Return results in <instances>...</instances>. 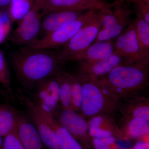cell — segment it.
<instances>
[{"instance_id":"obj_15","label":"cell","mask_w":149,"mask_h":149,"mask_svg":"<svg viewBox=\"0 0 149 149\" xmlns=\"http://www.w3.org/2000/svg\"><path fill=\"white\" fill-rule=\"evenodd\" d=\"M125 121L120 128L125 140H143L149 141V122L141 118L124 117Z\"/></svg>"},{"instance_id":"obj_6","label":"cell","mask_w":149,"mask_h":149,"mask_svg":"<svg viewBox=\"0 0 149 149\" xmlns=\"http://www.w3.org/2000/svg\"><path fill=\"white\" fill-rule=\"evenodd\" d=\"M42 10L34 4L32 9L18 22V25L11 36L14 45L24 47L38 39L41 30Z\"/></svg>"},{"instance_id":"obj_8","label":"cell","mask_w":149,"mask_h":149,"mask_svg":"<svg viewBox=\"0 0 149 149\" xmlns=\"http://www.w3.org/2000/svg\"><path fill=\"white\" fill-rule=\"evenodd\" d=\"M112 3L104 0H46L42 9V17L47 14L59 10L86 11L91 10L111 13Z\"/></svg>"},{"instance_id":"obj_4","label":"cell","mask_w":149,"mask_h":149,"mask_svg":"<svg viewBox=\"0 0 149 149\" xmlns=\"http://www.w3.org/2000/svg\"><path fill=\"white\" fill-rule=\"evenodd\" d=\"M99 11L97 15L83 26L68 43L57 53L61 63L72 61L73 58L95 42L101 28L105 13Z\"/></svg>"},{"instance_id":"obj_25","label":"cell","mask_w":149,"mask_h":149,"mask_svg":"<svg viewBox=\"0 0 149 149\" xmlns=\"http://www.w3.org/2000/svg\"><path fill=\"white\" fill-rule=\"evenodd\" d=\"M71 97L72 109L76 112L80 111L83 98V86L81 81L78 77L72 74Z\"/></svg>"},{"instance_id":"obj_3","label":"cell","mask_w":149,"mask_h":149,"mask_svg":"<svg viewBox=\"0 0 149 149\" xmlns=\"http://www.w3.org/2000/svg\"><path fill=\"white\" fill-rule=\"evenodd\" d=\"M99 11H86L76 20L38 39L24 47L32 50H51L65 45L81 28L97 15Z\"/></svg>"},{"instance_id":"obj_22","label":"cell","mask_w":149,"mask_h":149,"mask_svg":"<svg viewBox=\"0 0 149 149\" xmlns=\"http://www.w3.org/2000/svg\"><path fill=\"white\" fill-rule=\"evenodd\" d=\"M17 113L6 105H0V136L3 138L16 128Z\"/></svg>"},{"instance_id":"obj_16","label":"cell","mask_w":149,"mask_h":149,"mask_svg":"<svg viewBox=\"0 0 149 149\" xmlns=\"http://www.w3.org/2000/svg\"><path fill=\"white\" fill-rule=\"evenodd\" d=\"M125 42L121 56L127 62L134 63L145 58L142 56L140 52L134 20H132L125 29Z\"/></svg>"},{"instance_id":"obj_12","label":"cell","mask_w":149,"mask_h":149,"mask_svg":"<svg viewBox=\"0 0 149 149\" xmlns=\"http://www.w3.org/2000/svg\"><path fill=\"white\" fill-rule=\"evenodd\" d=\"M16 131L25 149H46L35 125L22 115L17 114Z\"/></svg>"},{"instance_id":"obj_19","label":"cell","mask_w":149,"mask_h":149,"mask_svg":"<svg viewBox=\"0 0 149 149\" xmlns=\"http://www.w3.org/2000/svg\"><path fill=\"white\" fill-rule=\"evenodd\" d=\"M133 12L126 14L113 25L106 29L100 30L94 43L107 40H112L116 38L131 23L130 16Z\"/></svg>"},{"instance_id":"obj_5","label":"cell","mask_w":149,"mask_h":149,"mask_svg":"<svg viewBox=\"0 0 149 149\" xmlns=\"http://www.w3.org/2000/svg\"><path fill=\"white\" fill-rule=\"evenodd\" d=\"M78 78L83 86L80 111L83 116L91 118L99 114H107L116 109L118 102L106 95L96 80Z\"/></svg>"},{"instance_id":"obj_2","label":"cell","mask_w":149,"mask_h":149,"mask_svg":"<svg viewBox=\"0 0 149 149\" xmlns=\"http://www.w3.org/2000/svg\"><path fill=\"white\" fill-rule=\"evenodd\" d=\"M149 58L134 63L114 68L106 75L96 80L118 99L142 89L148 81Z\"/></svg>"},{"instance_id":"obj_33","label":"cell","mask_w":149,"mask_h":149,"mask_svg":"<svg viewBox=\"0 0 149 149\" xmlns=\"http://www.w3.org/2000/svg\"><path fill=\"white\" fill-rule=\"evenodd\" d=\"M11 0H0V11H4L8 9Z\"/></svg>"},{"instance_id":"obj_13","label":"cell","mask_w":149,"mask_h":149,"mask_svg":"<svg viewBox=\"0 0 149 149\" xmlns=\"http://www.w3.org/2000/svg\"><path fill=\"white\" fill-rule=\"evenodd\" d=\"M85 12L78 10H59L47 14L42 18L40 32H42L43 36L49 34L76 20Z\"/></svg>"},{"instance_id":"obj_27","label":"cell","mask_w":149,"mask_h":149,"mask_svg":"<svg viewBox=\"0 0 149 149\" xmlns=\"http://www.w3.org/2000/svg\"><path fill=\"white\" fill-rule=\"evenodd\" d=\"M118 140L114 137L92 138V146L94 149H122L117 143Z\"/></svg>"},{"instance_id":"obj_18","label":"cell","mask_w":149,"mask_h":149,"mask_svg":"<svg viewBox=\"0 0 149 149\" xmlns=\"http://www.w3.org/2000/svg\"><path fill=\"white\" fill-rule=\"evenodd\" d=\"M124 117L141 118L149 122L148 100L138 98L126 104L123 109Z\"/></svg>"},{"instance_id":"obj_9","label":"cell","mask_w":149,"mask_h":149,"mask_svg":"<svg viewBox=\"0 0 149 149\" xmlns=\"http://www.w3.org/2000/svg\"><path fill=\"white\" fill-rule=\"evenodd\" d=\"M20 96L45 146L48 149H59L55 133L42 111L33 100L24 96Z\"/></svg>"},{"instance_id":"obj_29","label":"cell","mask_w":149,"mask_h":149,"mask_svg":"<svg viewBox=\"0 0 149 149\" xmlns=\"http://www.w3.org/2000/svg\"><path fill=\"white\" fill-rule=\"evenodd\" d=\"M3 138L1 149H25L19 138L16 128Z\"/></svg>"},{"instance_id":"obj_32","label":"cell","mask_w":149,"mask_h":149,"mask_svg":"<svg viewBox=\"0 0 149 149\" xmlns=\"http://www.w3.org/2000/svg\"><path fill=\"white\" fill-rule=\"evenodd\" d=\"M130 149H149V141L143 140H139Z\"/></svg>"},{"instance_id":"obj_28","label":"cell","mask_w":149,"mask_h":149,"mask_svg":"<svg viewBox=\"0 0 149 149\" xmlns=\"http://www.w3.org/2000/svg\"><path fill=\"white\" fill-rule=\"evenodd\" d=\"M0 84L11 92V75L7 63L0 51Z\"/></svg>"},{"instance_id":"obj_11","label":"cell","mask_w":149,"mask_h":149,"mask_svg":"<svg viewBox=\"0 0 149 149\" xmlns=\"http://www.w3.org/2000/svg\"><path fill=\"white\" fill-rule=\"evenodd\" d=\"M125 63H128L122 56L115 53L96 61L80 62L77 77L96 80L106 75L116 67Z\"/></svg>"},{"instance_id":"obj_1","label":"cell","mask_w":149,"mask_h":149,"mask_svg":"<svg viewBox=\"0 0 149 149\" xmlns=\"http://www.w3.org/2000/svg\"><path fill=\"white\" fill-rule=\"evenodd\" d=\"M12 62L19 78L29 85L36 86L61 71L57 54L50 50L20 47L13 55Z\"/></svg>"},{"instance_id":"obj_26","label":"cell","mask_w":149,"mask_h":149,"mask_svg":"<svg viewBox=\"0 0 149 149\" xmlns=\"http://www.w3.org/2000/svg\"><path fill=\"white\" fill-rule=\"evenodd\" d=\"M132 5L136 17L149 23V0H122Z\"/></svg>"},{"instance_id":"obj_30","label":"cell","mask_w":149,"mask_h":149,"mask_svg":"<svg viewBox=\"0 0 149 149\" xmlns=\"http://www.w3.org/2000/svg\"><path fill=\"white\" fill-rule=\"evenodd\" d=\"M11 20L6 15L0 16V44L6 39L10 30Z\"/></svg>"},{"instance_id":"obj_17","label":"cell","mask_w":149,"mask_h":149,"mask_svg":"<svg viewBox=\"0 0 149 149\" xmlns=\"http://www.w3.org/2000/svg\"><path fill=\"white\" fill-rule=\"evenodd\" d=\"M42 111L55 133L59 149H84L66 129L59 124L53 115Z\"/></svg>"},{"instance_id":"obj_10","label":"cell","mask_w":149,"mask_h":149,"mask_svg":"<svg viewBox=\"0 0 149 149\" xmlns=\"http://www.w3.org/2000/svg\"><path fill=\"white\" fill-rule=\"evenodd\" d=\"M57 74L36 85L33 100L42 111L53 115L60 103L59 85Z\"/></svg>"},{"instance_id":"obj_14","label":"cell","mask_w":149,"mask_h":149,"mask_svg":"<svg viewBox=\"0 0 149 149\" xmlns=\"http://www.w3.org/2000/svg\"><path fill=\"white\" fill-rule=\"evenodd\" d=\"M112 40L93 43L91 45L76 56L72 61H94L109 56L114 53Z\"/></svg>"},{"instance_id":"obj_23","label":"cell","mask_w":149,"mask_h":149,"mask_svg":"<svg viewBox=\"0 0 149 149\" xmlns=\"http://www.w3.org/2000/svg\"><path fill=\"white\" fill-rule=\"evenodd\" d=\"M134 21L141 56L149 57V23L136 17Z\"/></svg>"},{"instance_id":"obj_20","label":"cell","mask_w":149,"mask_h":149,"mask_svg":"<svg viewBox=\"0 0 149 149\" xmlns=\"http://www.w3.org/2000/svg\"><path fill=\"white\" fill-rule=\"evenodd\" d=\"M57 77L59 85L60 103L63 109H72L71 74L61 70Z\"/></svg>"},{"instance_id":"obj_31","label":"cell","mask_w":149,"mask_h":149,"mask_svg":"<svg viewBox=\"0 0 149 149\" xmlns=\"http://www.w3.org/2000/svg\"><path fill=\"white\" fill-rule=\"evenodd\" d=\"M125 30L116 37L115 42H113L114 53L121 56L125 42Z\"/></svg>"},{"instance_id":"obj_35","label":"cell","mask_w":149,"mask_h":149,"mask_svg":"<svg viewBox=\"0 0 149 149\" xmlns=\"http://www.w3.org/2000/svg\"><path fill=\"white\" fill-rule=\"evenodd\" d=\"M3 137L0 136V149L1 148L2 145L3 139H2Z\"/></svg>"},{"instance_id":"obj_24","label":"cell","mask_w":149,"mask_h":149,"mask_svg":"<svg viewBox=\"0 0 149 149\" xmlns=\"http://www.w3.org/2000/svg\"><path fill=\"white\" fill-rule=\"evenodd\" d=\"M35 4V0H11L8 14L12 22H19Z\"/></svg>"},{"instance_id":"obj_21","label":"cell","mask_w":149,"mask_h":149,"mask_svg":"<svg viewBox=\"0 0 149 149\" xmlns=\"http://www.w3.org/2000/svg\"><path fill=\"white\" fill-rule=\"evenodd\" d=\"M88 122L89 127H97L111 132L118 140H125L124 135L114 120L108 114H101L90 118Z\"/></svg>"},{"instance_id":"obj_7","label":"cell","mask_w":149,"mask_h":149,"mask_svg":"<svg viewBox=\"0 0 149 149\" xmlns=\"http://www.w3.org/2000/svg\"><path fill=\"white\" fill-rule=\"evenodd\" d=\"M57 121L80 143L84 149H93L89 125L83 115L72 109H63L59 114Z\"/></svg>"},{"instance_id":"obj_34","label":"cell","mask_w":149,"mask_h":149,"mask_svg":"<svg viewBox=\"0 0 149 149\" xmlns=\"http://www.w3.org/2000/svg\"><path fill=\"white\" fill-rule=\"evenodd\" d=\"M46 0H35L34 4L37 6L38 7L40 8L41 9H42Z\"/></svg>"}]
</instances>
